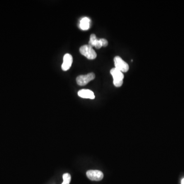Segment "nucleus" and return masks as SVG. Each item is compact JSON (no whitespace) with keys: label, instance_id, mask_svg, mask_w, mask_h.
Returning <instances> with one entry per match:
<instances>
[{"label":"nucleus","instance_id":"nucleus-13","mask_svg":"<svg viewBox=\"0 0 184 184\" xmlns=\"http://www.w3.org/2000/svg\"><path fill=\"white\" fill-rule=\"evenodd\" d=\"M182 184H184V179H182V182H181Z\"/></svg>","mask_w":184,"mask_h":184},{"label":"nucleus","instance_id":"nucleus-7","mask_svg":"<svg viewBox=\"0 0 184 184\" xmlns=\"http://www.w3.org/2000/svg\"><path fill=\"white\" fill-rule=\"evenodd\" d=\"M78 95L79 97L83 98L94 99L95 98L93 92L90 90H85V89L81 90L78 92Z\"/></svg>","mask_w":184,"mask_h":184},{"label":"nucleus","instance_id":"nucleus-3","mask_svg":"<svg viewBox=\"0 0 184 184\" xmlns=\"http://www.w3.org/2000/svg\"><path fill=\"white\" fill-rule=\"evenodd\" d=\"M95 78V75L93 73H90L85 75H80L76 78L77 84L80 86H84L93 80Z\"/></svg>","mask_w":184,"mask_h":184},{"label":"nucleus","instance_id":"nucleus-9","mask_svg":"<svg viewBox=\"0 0 184 184\" xmlns=\"http://www.w3.org/2000/svg\"><path fill=\"white\" fill-rule=\"evenodd\" d=\"M63 182L61 184H70L71 180V176L70 174L68 173L63 174Z\"/></svg>","mask_w":184,"mask_h":184},{"label":"nucleus","instance_id":"nucleus-8","mask_svg":"<svg viewBox=\"0 0 184 184\" xmlns=\"http://www.w3.org/2000/svg\"><path fill=\"white\" fill-rule=\"evenodd\" d=\"M90 20L87 17H84L80 20V29L83 30H87L90 28Z\"/></svg>","mask_w":184,"mask_h":184},{"label":"nucleus","instance_id":"nucleus-6","mask_svg":"<svg viewBox=\"0 0 184 184\" xmlns=\"http://www.w3.org/2000/svg\"><path fill=\"white\" fill-rule=\"evenodd\" d=\"M73 63V57L70 54H66L63 57V62L61 66L62 70L66 71L70 69Z\"/></svg>","mask_w":184,"mask_h":184},{"label":"nucleus","instance_id":"nucleus-5","mask_svg":"<svg viewBox=\"0 0 184 184\" xmlns=\"http://www.w3.org/2000/svg\"><path fill=\"white\" fill-rule=\"evenodd\" d=\"M87 177L91 181H100L103 178V173L97 170H90L87 172Z\"/></svg>","mask_w":184,"mask_h":184},{"label":"nucleus","instance_id":"nucleus-10","mask_svg":"<svg viewBox=\"0 0 184 184\" xmlns=\"http://www.w3.org/2000/svg\"><path fill=\"white\" fill-rule=\"evenodd\" d=\"M97 40H98V39L96 38L95 34H91L90 36V41H89V45L91 46L92 47H95V45L97 42Z\"/></svg>","mask_w":184,"mask_h":184},{"label":"nucleus","instance_id":"nucleus-12","mask_svg":"<svg viewBox=\"0 0 184 184\" xmlns=\"http://www.w3.org/2000/svg\"><path fill=\"white\" fill-rule=\"evenodd\" d=\"M101 42L102 43V47H106L108 44V41L107 40L104 38H101L100 39Z\"/></svg>","mask_w":184,"mask_h":184},{"label":"nucleus","instance_id":"nucleus-2","mask_svg":"<svg viewBox=\"0 0 184 184\" xmlns=\"http://www.w3.org/2000/svg\"><path fill=\"white\" fill-rule=\"evenodd\" d=\"M80 53L85 56L89 60H94L97 57V54L93 49L92 47L89 44L81 46L79 49Z\"/></svg>","mask_w":184,"mask_h":184},{"label":"nucleus","instance_id":"nucleus-11","mask_svg":"<svg viewBox=\"0 0 184 184\" xmlns=\"http://www.w3.org/2000/svg\"><path fill=\"white\" fill-rule=\"evenodd\" d=\"M102 47V43L101 42L100 40V39H98L97 42L96 43L95 45V47L96 49H100V48H101Z\"/></svg>","mask_w":184,"mask_h":184},{"label":"nucleus","instance_id":"nucleus-4","mask_svg":"<svg viewBox=\"0 0 184 184\" xmlns=\"http://www.w3.org/2000/svg\"><path fill=\"white\" fill-rule=\"evenodd\" d=\"M115 68L122 72H126L129 70V66L119 56H116L114 58Z\"/></svg>","mask_w":184,"mask_h":184},{"label":"nucleus","instance_id":"nucleus-1","mask_svg":"<svg viewBox=\"0 0 184 184\" xmlns=\"http://www.w3.org/2000/svg\"><path fill=\"white\" fill-rule=\"evenodd\" d=\"M111 74L112 75L114 80L113 83L115 86L116 87H120L122 85L123 82L124 75L122 72L120 71L117 69L112 68L110 71Z\"/></svg>","mask_w":184,"mask_h":184}]
</instances>
